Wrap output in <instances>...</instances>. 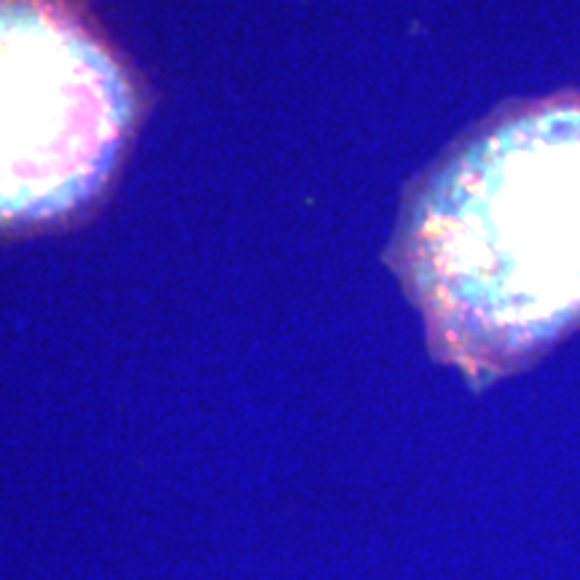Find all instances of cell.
Instances as JSON below:
<instances>
[{
    "label": "cell",
    "mask_w": 580,
    "mask_h": 580,
    "mask_svg": "<svg viewBox=\"0 0 580 580\" xmlns=\"http://www.w3.org/2000/svg\"><path fill=\"white\" fill-rule=\"evenodd\" d=\"M392 263L435 350L476 379L580 325V92L511 102L422 175Z\"/></svg>",
    "instance_id": "cell-1"
},
{
    "label": "cell",
    "mask_w": 580,
    "mask_h": 580,
    "mask_svg": "<svg viewBox=\"0 0 580 580\" xmlns=\"http://www.w3.org/2000/svg\"><path fill=\"white\" fill-rule=\"evenodd\" d=\"M134 113L127 70L73 11L0 0V223H51L92 205Z\"/></svg>",
    "instance_id": "cell-2"
}]
</instances>
